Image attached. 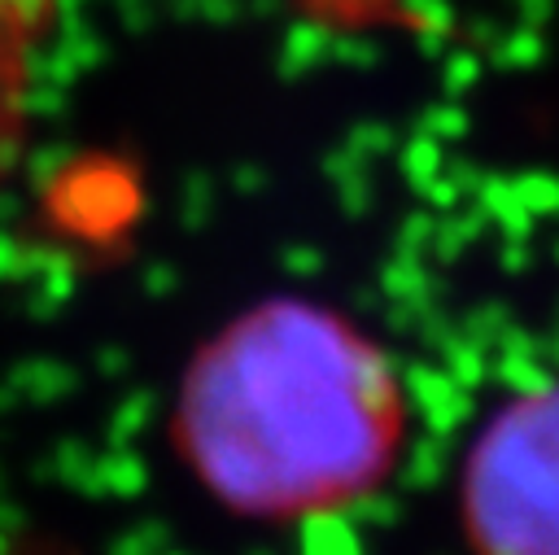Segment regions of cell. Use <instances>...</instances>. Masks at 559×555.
<instances>
[{"label": "cell", "mask_w": 559, "mask_h": 555, "mask_svg": "<svg viewBox=\"0 0 559 555\" xmlns=\"http://www.w3.org/2000/svg\"><path fill=\"white\" fill-rule=\"evenodd\" d=\"M393 354L345 310L262 297L179 371L170 446L205 498L240 520L293 524L371 498L406 450Z\"/></svg>", "instance_id": "1"}, {"label": "cell", "mask_w": 559, "mask_h": 555, "mask_svg": "<svg viewBox=\"0 0 559 555\" xmlns=\"http://www.w3.org/2000/svg\"><path fill=\"white\" fill-rule=\"evenodd\" d=\"M472 555H559V380L493 406L459 468Z\"/></svg>", "instance_id": "2"}, {"label": "cell", "mask_w": 559, "mask_h": 555, "mask_svg": "<svg viewBox=\"0 0 559 555\" xmlns=\"http://www.w3.org/2000/svg\"><path fill=\"white\" fill-rule=\"evenodd\" d=\"M61 0H0V184L31 122L39 57L57 35Z\"/></svg>", "instance_id": "3"}]
</instances>
